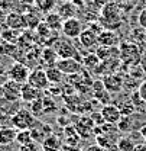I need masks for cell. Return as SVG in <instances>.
<instances>
[{"label":"cell","instance_id":"1","mask_svg":"<svg viewBox=\"0 0 146 151\" xmlns=\"http://www.w3.org/2000/svg\"><path fill=\"white\" fill-rule=\"evenodd\" d=\"M100 22L103 25L104 29L109 31H114L119 29L122 26V18H120V7L110 1V3H104V6L101 7V18Z\"/></svg>","mask_w":146,"mask_h":151},{"label":"cell","instance_id":"2","mask_svg":"<svg viewBox=\"0 0 146 151\" xmlns=\"http://www.w3.org/2000/svg\"><path fill=\"white\" fill-rule=\"evenodd\" d=\"M38 119L33 116V113L31 112L29 109L20 108L16 112L10 116V124L15 129L22 131V129H31Z\"/></svg>","mask_w":146,"mask_h":151},{"label":"cell","instance_id":"3","mask_svg":"<svg viewBox=\"0 0 146 151\" xmlns=\"http://www.w3.org/2000/svg\"><path fill=\"white\" fill-rule=\"evenodd\" d=\"M119 52H120V60L123 64L126 65H135L139 63V58H140V52H139V48L136 44H132V42H123L120 47H119Z\"/></svg>","mask_w":146,"mask_h":151},{"label":"cell","instance_id":"4","mask_svg":"<svg viewBox=\"0 0 146 151\" xmlns=\"http://www.w3.org/2000/svg\"><path fill=\"white\" fill-rule=\"evenodd\" d=\"M29 74H31V68H29L26 64L19 63V61L13 63V64L9 67V70H7V77H9V80L16 81L19 84L28 83Z\"/></svg>","mask_w":146,"mask_h":151},{"label":"cell","instance_id":"5","mask_svg":"<svg viewBox=\"0 0 146 151\" xmlns=\"http://www.w3.org/2000/svg\"><path fill=\"white\" fill-rule=\"evenodd\" d=\"M28 83L32 84L33 87L39 89V90H42V92L48 90V87L51 86V83H49V80H48V77H46L45 70L41 68V67H36V68L31 70V74H29V78H28Z\"/></svg>","mask_w":146,"mask_h":151},{"label":"cell","instance_id":"6","mask_svg":"<svg viewBox=\"0 0 146 151\" xmlns=\"http://www.w3.org/2000/svg\"><path fill=\"white\" fill-rule=\"evenodd\" d=\"M62 34L67 38L71 39H78L81 32H83V22L78 18H70L67 20H64L62 23Z\"/></svg>","mask_w":146,"mask_h":151},{"label":"cell","instance_id":"7","mask_svg":"<svg viewBox=\"0 0 146 151\" xmlns=\"http://www.w3.org/2000/svg\"><path fill=\"white\" fill-rule=\"evenodd\" d=\"M56 67L67 76L80 74L84 70L83 68V64L80 61H77L75 58H59L56 61Z\"/></svg>","mask_w":146,"mask_h":151},{"label":"cell","instance_id":"8","mask_svg":"<svg viewBox=\"0 0 146 151\" xmlns=\"http://www.w3.org/2000/svg\"><path fill=\"white\" fill-rule=\"evenodd\" d=\"M52 48H54V51L56 52L58 58H74L75 52H77L75 47H74L70 41L61 39V38H58V39L55 41Z\"/></svg>","mask_w":146,"mask_h":151},{"label":"cell","instance_id":"9","mask_svg":"<svg viewBox=\"0 0 146 151\" xmlns=\"http://www.w3.org/2000/svg\"><path fill=\"white\" fill-rule=\"evenodd\" d=\"M20 90H22V84H19L16 81H12V80H7L1 86L3 97L7 102H18L20 99Z\"/></svg>","mask_w":146,"mask_h":151},{"label":"cell","instance_id":"10","mask_svg":"<svg viewBox=\"0 0 146 151\" xmlns=\"http://www.w3.org/2000/svg\"><path fill=\"white\" fill-rule=\"evenodd\" d=\"M4 25L10 29H16V31H22L25 29L26 25V16L20 12H9L6 15V22Z\"/></svg>","mask_w":146,"mask_h":151},{"label":"cell","instance_id":"11","mask_svg":"<svg viewBox=\"0 0 146 151\" xmlns=\"http://www.w3.org/2000/svg\"><path fill=\"white\" fill-rule=\"evenodd\" d=\"M31 132H32V138H33V141L42 144L49 135H52V128H51L48 124H42V122L36 121L35 125L31 128Z\"/></svg>","mask_w":146,"mask_h":151},{"label":"cell","instance_id":"12","mask_svg":"<svg viewBox=\"0 0 146 151\" xmlns=\"http://www.w3.org/2000/svg\"><path fill=\"white\" fill-rule=\"evenodd\" d=\"M43 97V92L39 90L36 87H33L32 84L29 83H25L22 84V90H20V99L26 103H32L38 99H42Z\"/></svg>","mask_w":146,"mask_h":151},{"label":"cell","instance_id":"13","mask_svg":"<svg viewBox=\"0 0 146 151\" xmlns=\"http://www.w3.org/2000/svg\"><path fill=\"white\" fill-rule=\"evenodd\" d=\"M103 86L109 93H119L123 87V78L119 74H106L103 77Z\"/></svg>","mask_w":146,"mask_h":151},{"label":"cell","instance_id":"14","mask_svg":"<svg viewBox=\"0 0 146 151\" xmlns=\"http://www.w3.org/2000/svg\"><path fill=\"white\" fill-rule=\"evenodd\" d=\"M101 115H103V118H104V121L107 122V124H114V125H117V122L122 119V112H120V109L116 106V105H104L103 108H101Z\"/></svg>","mask_w":146,"mask_h":151},{"label":"cell","instance_id":"15","mask_svg":"<svg viewBox=\"0 0 146 151\" xmlns=\"http://www.w3.org/2000/svg\"><path fill=\"white\" fill-rule=\"evenodd\" d=\"M119 42H120V39L114 31L104 29L98 34V45H101V47H117Z\"/></svg>","mask_w":146,"mask_h":151},{"label":"cell","instance_id":"16","mask_svg":"<svg viewBox=\"0 0 146 151\" xmlns=\"http://www.w3.org/2000/svg\"><path fill=\"white\" fill-rule=\"evenodd\" d=\"M78 41H80L81 47H84V48H93V47H95L98 44V35L95 32H93L91 29L87 28V29H83Z\"/></svg>","mask_w":146,"mask_h":151},{"label":"cell","instance_id":"17","mask_svg":"<svg viewBox=\"0 0 146 151\" xmlns=\"http://www.w3.org/2000/svg\"><path fill=\"white\" fill-rule=\"evenodd\" d=\"M41 64L45 67V68H48V67H52V65H56V61L59 60L58 55H56V52L54 51V48L52 47H46V48H43V51L41 52Z\"/></svg>","mask_w":146,"mask_h":151},{"label":"cell","instance_id":"18","mask_svg":"<svg viewBox=\"0 0 146 151\" xmlns=\"http://www.w3.org/2000/svg\"><path fill=\"white\" fill-rule=\"evenodd\" d=\"M16 134L18 129L13 127H0V145H10L16 141Z\"/></svg>","mask_w":146,"mask_h":151},{"label":"cell","instance_id":"19","mask_svg":"<svg viewBox=\"0 0 146 151\" xmlns=\"http://www.w3.org/2000/svg\"><path fill=\"white\" fill-rule=\"evenodd\" d=\"M43 22L46 23V26L51 29V31H55V32H58V31H61L62 29V23H64V19L61 18L58 13H55V12H49V13H46L45 15V19H43Z\"/></svg>","mask_w":146,"mask_h":151},{"label":"cell","instance_id":"20","mask_svg":"<svg viewBox=\"0 0 146 151\" xmlns=\"http://www.w3.org/2000/svg\"><path fill=\"white\" fill-rule=\"evenodd\" d=\"M56 13L64 20H67V19H70V18H75V15H77L75 3H73V1H64L61 6H58Z\"/></svg>","mask_w":146,"mask_h":151},{"label":"cell","instance_id":"21","mask_svg":"<svg viewBox=\"0 0 146 151\" xmlns=\"http://www.w3.org/2000/svg\"><path fill=\"white\" fill-rule=\"evenodd\" d=\"M41 145H42V150L43 151H61L64 144H62V141H61V138H59L58 135L52 134V135H49Z\"/></svg>","mask_w":146,"mask_h":151},{"label":"cell","instance_id":"22","mask_svg":"<svg viewBox=\"0 0 146 151\" xmlns=\"http://www.w3.org/2000/svg\"><path fill=\"white\" fill-rule=\"evenodd\" d=\"M20 31H16V29H10V28H6L0 32V39L6 44H13L16 45L19 42V38H20Z\"/></svg>","mask_w":146,"mask_h":151},{"label":"cell","instance_id":"23","mask_svg":"<svg viewBox=\"0 0 146 151\" xmlns=\"http://www.w3.org/2000/svg\"><path fill=\"white\" fill-rule=\"evenodd\" d=\"M45 73H46V77H48V80H49L51 84H61V83H62L64 73H62L56 65H52V67L45 68Z\"/></svg>","mask_w":146,"mask_h":151},{"label":"cell","instance_id":"24","mask_svg":"<svg viewBox=\"0 0 146 151\" xmlns=\"http://www.w3.org/2000/svg\"><path fill=\"white\" fill-rule=\"evenodd\" d=\"M16 142L20 145H28V144H32L33 142V138H32V132L31 129H22L18 131L16 134Z\"/></svg>","mask_w":146,"mask_h":151},{"label":"cell","instance_id":"25","mask_svg":"<svg viewBox=\"0 0 146 151\" xmlns=\"http://www.w3.org/2000/svg\"><path fill=\"white\" fill-rule=\"evenodd\" d=\"M33 4L36 6V9L39 12L43 13H49L56 4V0H33Z\"/></svg>","mask_w":146,"mask_h":151},{"label":"cell","instance_id":"26","mask_svg":"<svg viewBox=\"0 0 146 151\" xmlns=\"http://www.w3.org/2000/svg\"><path fill=\"white\" fill-rule=\"evenodd\" d=\"M135 145L136 144L129 137H119V139H117V150L119 151H133Z\"/></svg>","mask_w":146,"mask_h":151},{"label":"cell","instance_id":"27","mask_svg":"<svg viewBox=\"0 0 146 151\" xmlns=\"http://www.w3.org/2000/svg\"><path fill=\"white\" fill-rule=\"evenodd\" d=\"M25 16H26V25L31 29L38 28V25L41 23V15H39V12H28Z\"/></svg>","mask_w":146,"mask_h":151},{"label":"cell","instance_id":"28","mask_svg":"<svg viewBox=\"0 0 146 151\" xmlns=\"http://www.w3.org/2000/svg\"><path fill=\"white\" fill-rule=\"evenodd\" d=\"M117 108L120 109V112H122L123 116H132V113L136 111V108H135V105H133L132 100H123V102H120L117 105Z\"/></svg>","mask_w":146,"mask_h":151},{"label":"cell","instance_id":"29","mask_svg":"<svg viewBox=\"0 0 146 151\" xmlns=\"http://www.w3.org/2000/svg\"><path fill=\"white\" fill-rule=\"evenodd\" d=\"M42 103H43V113H45V115H46V113H54V112H56V109H58L55 100L51 99L48 94L42 97Z\"/></svg>","mask_w":146,"mask_h":151},{"label":"cell","instance_id":"30","mask_svg":"<svg viewBox=\"0 0 146 151\" xmlns=\"http://www.w3.org/2000/svg\"><path fill=\"white\" fill-rule=\"evenodd\" d=\"M117 128L120 132H129L133 128V121L132 116H122V119L117 122Z\"/></svg>","mask_w":146,"mask_h":151},{"label":"cell","instance_id":"31","mask_svg":"<svg viewBox=\"0 0 146 151\" xmlns=\"http://www.w3.org/2000/svg\"><path fill=\"white\" fill-rule=\"evenodd\" d=\"M29 111L33 113V116H35L36 119L38 118H41V116H43L45 113H43V103H42V99H38V100H35V102H32Z\"/></svg>","mask_w":146,"mask_h":151},{"label":"cell","instance_id":"32","mask_svg":"<svg viewBox=\"0 0 146 151\" xmlns=\"http://www.w3.org/2000/svg\"><path fill=\"white\" fill-rule=\"evenodd\" d=\"M84 64L90 68H97V65L100 64V58L97 54H90L84 58Z\"/></svg>","mask_w":146,"mask_h":151},{"label":"cell","instance_id":"33","mask_svg":"<svg viewBox=\"0 0 146 151\" xmlns=\"http://www.w3.org/2000/svg\"><path fill=\"white\" fill-rule=\"evenodd\" d=\"M19 151H43L42 150V145H39V142H32V144H28V145H20Z\"/></svg>","mask_w":146,"mask_h":151},{"label":"cell","instance_id":"34","mask_svg":"<svg viewBox=\"0 0 146 151\" xmlns=\"http://www.w3.org/2000/svg\"><path fill=\"white\" fill-rule=\"evenodd\" d=\"M7 80H9V77H7V70H6L4 65L0 63V86H3Z\"/></svg>","mask_w":146,"mask_h":151},{"label":"cell","instance_id":"35","mask_svg":"<svg viewBox=\"0 0 146 151\" xmlns=\"http://www.w3.org/2000/svg\"><path fill=\"white\" fill-rule=\"evenodd\" d=\"M137 94L140 96V99L146 102V81H142L140 83V86H139V89H137Z\"/></svg>","mask_w":146,"mask_h":151},{"label":"cell","instance_id":"36","mask_svg":"<svg viewBox=\"0 0 146 151\" xmlns=\"http://www.w3.org/2000/svg\"><path fill=\"white\" fill-rule=\"evenodd\" d=\"M137 20H139V25H140V28L146 29V9H143V10L139 13V18H137Z\"/></svg>","mask_w":146,"mask_h":151},{"label":"cell","instance_id":"37","mask_svg":"<svg viewBox=\"0 0 146 151\" xmlns=\"http://www.w3.org/2000/svg\"><path fill=\"white\" fill-rule=\"evenodd\" d=\"M83 151H109V150H106V148L100 147L98 144H93V145H88L87 148H84Z\"/></svg>","mask_w":146,"mask_h":151},{"label":"cell","instance_id":"38","mask_svg":"<svg viewBox=\"0 0 146 151\" xmlns=\"http://www.w3.org/2000/svg\"><path fill=\"white\" fill-rule=\"evenodd\" d=\"M139 134H140V137L146 141V122L143 124V125H140V128H139Z\"/></svg>","mask_w":146,"mask_h":151},{"label":"cell","instance_id":"39","mask_svg":"<svg viewBox=\"0 0 146 151\" xmlns=\"http://www.w3.org/2000/svg\"><path fill=\"white\" fill-rule=\"evenodd\" d=\"M133 151H146V144H143V142L136 144L135 148H133Z\"/></svg>","mask_w":146,"mask_h":151},{"label":"cell","instance_id":"40","mask_svg":"<svg viewBox=\"0 0 146 151\" xmlns=\"http://www.w3.org/2000/svg\"><path fill=\"white\" fill-rule=\"evenodd\" d=\"M64 1H70V0H64Z\"/></svg>","mask_w":146,"mask_h":151},{"label":"cell","instance_id":"41","mask_svg":"<svg viewBox=\"0 0 146 151\" xmlns=\"http://www.w3.org/2000/svg\"><path fill=\"white\" fill-rule=\"evenodd\" d=\"M145 9H146V6H145Z\"/></svg>","mask_w":146,"mask_h":151}]
</instances>
